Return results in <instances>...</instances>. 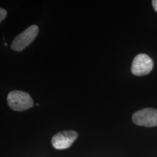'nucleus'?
<instances>
[{"instance_id": "7", "label": "nucleus", "mask_w": 157, "mask_h": 157, "mask_svg": "<svg viewBox=\"0 0 157 157\" xmlns=\"http://www.w3.org/2000/svg\"><path fill=\"white\" fill-rule=\"evenodd\" d=\"M152 5L155 11L157 12V0H153L152 1Z\"/></svg>"}, {"instance_id": "4", "label": "nucleus", "mask_w": 157, "mask_h": 157, "mask_svg": "<svg viewBox=\"0 0 157 157\" xmlns=\"http://www.w3.org/2000/svg\"><path fill=\"white\" fill-rule=\"evenodd\" d=\"M154 67L152 59L146 54H138L135 56L132 63L131 71L135 76H144L151 71Z\"/></svg>"}, {"instance_id": "5", "label": "nucleus", "mask_w": 157, "mask_h": 157, "mask_svg": "<svg viewBox=\"0 0 157 157\" xmlns=\"http://www.w3.org/2000/svg\"><path fill=\"white\" fill-rule=\"evenodd\" d=\"M78 137V133L74 130L63 131L55 135L52 138V145L56 149L63 150L71 146Z\"/></svg>"}, {"instance_id": "6", "label": "nucleus", "mask_w": 157, "mask_h": 157, "mask_svg": "<svg viewBox=\"0 0 157 157\" xmlns=\"http://www.w3.org/2000/svg\"><path fill=\"white\" fill-rule=\"evenodd\" d=\"M7 11H6L5 9L1 8V7H0V23H1L2 21H4V19H5L6 16H7Z\"/></svg>"}, {"instance_id": "3", "label": "nucleus", "mask_w": 157, "mask_h": 157, "mask_svg": "<svg viewBox=\"0 0 157 157\" xmlns=\"http://www.w3.org/2000/svg\"><path fill=\"white\" fill-rule=\"evenodd\" d=\"M132 121L138 126L152 127L157 126V109L146 108L133 113Z\"/></svg>"}, {"instance_id": "2", "label": "nucleus", "mask_w": 157, "mask_h": 157, "mask_svg": "<svg viewBox=\"0 0 157 157\" xmlns=\"http://www.w3.org/2000/svg\"><path fill=\"white\" fill-rule=\"evenodd\" d=\"M39 33V28L36 25H32L25 29L21 34L17 36L13 41L11 48L15 51H22L29 46Z\"/></svg>"}, {"instance_id": "1", "label": "nucleus", "mask_w": 157, "mask_h": 157, "mask_svg": "<svg viewBox=\"0 0 157 157\" xmlns=\"http://www.w3.org/2000/svg\"><path fill=\"white\" fill-rule=\"evenodd\" d=\"M7 104L11 109L23 111L34 105V101L29 93L20 90H13L7 95Z\"/></svg>"}]
</instances>
